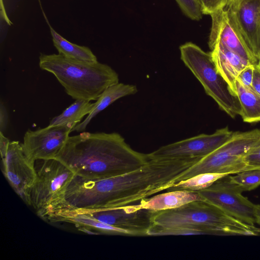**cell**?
Instances as JSON below:
<instances>
[{"instance_id":"cell-1","label":"cell","mask_w":260,"mask_h":260,"mask_svg":"<svg viewBox=\"0 0 260 260\" xmlns=\"http://www.w3.org/2000/svg\"><path fill=\"white\" fill-rule=\"evenodd\" d=\"M55 159L76 175L88 179L121 175L149 161L147 154L133 149L117 133L84 132L69 136Z\"/></svg>"},{"instance_id":"cell-2","label":"cell","mask_w":260,"mask_h":260,"mask_svg":"<svg viewBox=\"0 0 260 260\" xmlns=\"http://www.w3.org/2000/svg\"><path fill=\"white\" fill-rule=\"evenodd\" d=\"M39 65L52 74L75 100L96 101L107 88L119 83L118 74L98 61L73 59L60 54H41Z\"/></svg>"},{"instance_id":"cell-3","label":"cell","mask_w":260,"mask_h":260,"mask_svg":"<svg viewBox=\"0 0 260 260\" xmlns=\"http://www.w3.org/2000/svg\"><path fill=\"white\" fill-rule=\"evenodd\" d=\"M153 224L161 228L199 226L220 236H258L260 228L241 221L206 201H196L178 208L156 211Z\"/></svg>"},{"instance_id":"cell-4","label":"cell","mask_w":260,"mask_h":260,"mask_svg":"<svg viewBox=\"0 0 260 260\" xmlns=\"http://www.w3.org/2000/svg\"><path fill=\"white\" fill-rule=\"evenodd\" d=\"M37 162V178L30 193V206L39 217L51 222L63 204L67 187L76 175L56 159Z\"/></svg>"},{"instance_id":"cell-5","label":"cell","mask_w":260,"mask_h":260,"mask_svg":"<svg viewBox=\"0 0 260 260\" xmlns=\"http://www.w3.org/2000/svg\"><path fill=\"white\" fill-rule=\"evenodd\" d=\"M181 59L202 85L205 92L232 118L240 113L237 95L218 72L211 53L191 42L180 47Z\"/></svg>"},{"instance_id":"cell-6","label":"cell","mask_w":260,"mask_h":260,"mask_svg":"<svg viewBox=\"0 0 260 260\" xmlns=\"http://www.w3.org/2000/svg\"><path fill=\"white\" fill-rule=\"evenodd\" d=\"M260 145V129L234 132L232 137L214 151L202 158L177 180L179 182L205 173L230 175L254 169L246 165L243 157Z\"/></svg>"},{"instance_id":"cell-7","label":"cell","mask_w":260,"mask_h":260,"mask_svg":"<svg viewBox=\"0 0 260 260\" xmlns=\"http://www.w3.org/2000/svg\"><path fill=\"white\" fill-rule=\"evenodd\" d=\"M225 178V177H224ZM218 180L198 192L205 201L230 216L247 224L256 223L258 205L242 195V190L228 179Z\"/></svg>"},{"instance_id":"cell-8","label":"cell","mask_w":260,"mask_h":260,"mask_svg":"<svg viewBox=\"0 0 260 260\" xmlns=\"http://www.w3.org/2000/svg\"><path fill=\"white\" fill-rule=\"evenodd\" d=\"M228 126L212 134L199 135L161 146L147 154L148 159L203 158L218 148L233 135Z\"/></svg>"},{"instance_id":"cell-9","label":"cell","mask_w":260,"mask_h":260,"mask_svg":"<svg viewBox=\"0 0 260 260\" xmlns=\"http://www.w3.org/2000/svg\"><path fill=\"white\" fill-rule=\"evenodd\" d=\"M74 212L85 213L101 222L126 230L132 236H145L153 224L156 211L143 208L139 203L116 208Z\"/></svg>"},{"instance_id":"cell-10","label":"cell","mask_w":260,"mask_h":260,"mask_svg":"<svg viewBox=\"0 0 260 260\" xmlns=\"http://www.w3.org/2000/svg\"><path fill=\"white\" fill-rule=\"evenodd\" d=\"M2 164V172L9 184L23 202L30 206V193L37 172L35 164L27 157L19 141L10 142Z\"/></svg>"},{"instance_id":"cell-11","label":"cell","mask_w":260,"mask_h":260,"mask_svg":"<svg viewBox=\"0 0 260 260\" xmlns=\"http://www.w3.org/2000/svg\"><path fill=\"white\" fill-rule=\"evenodd\" d=\"M224 9L230 23L259 61L260 0H232Z\"/></svg>"},{"instance_id":"cell-12","label":"cell","mask_w":260,"mask_h":260,"mask_svg":"<svg viewBox=\"0 0 260 260\" xmlns=\"http://www.w3.org/2000/svg\"><path fill=\"white\" fill-rule=\"evenodd\" d=\"M74 127L66 124L48 125L35 131L28 129L21 143L24 153L34 164L38 160L55 159Z\"/></svg>"},{"instance_id":"cell-13","label":"cell","mask_w":260,"mask_h":260,"mask_svg":"<svg viewBox=\"0 0 260 260\" xmlns=\"http://www.w3.org/2000/svg\"><path fill=\"white\" fill-rule=\"evenodd\" d=\"M210 15L212 18V26L209 46L215 42H219L251 64L258 63V59L230 23L224 8Z\"/></svg>"},{"instance_id":"cell-14","label":"cell","mask_w":260,"mask_h":260,"mask_svg":"<svg viewBox=\"0 0 260 260\" xmlns=\"http://www.w3.org/2000/svg\"><path fill=\"white\" fill-rule=\"evenodd\" d=\"M209 46L218 72L236 94L235 83L238 76L245 68L252 64L228 49L219 42H215Z\"/></svg>"},{"instance_id":"cell-15","label":"cell","mask_w":260,"mask_h":260,"mask_svg":"<svg viewBox=\"0 0 260 260\" xmlns=\"http://www.w3.org/2000/svg\"><path fill=\"white\" fill-rule=\"evenodd\" d=\"M196 201H205L198 191L178 190L153 196L142 200L139 204L143 208L159 211L178 208Z\"/></svg>"},{"instance_id":"cell-16","label":"cell","mask_w":260,"mask_h":260,"mask_svg":"<svg viewBox=\"0 0 260 260\" xmlns=\"http://www.w3.org/2000/svg\"><path fill=\"white\" fill-rule=\"evenodd\" d=\"M137 88L134 85L118 83L107 88L94 103L93 109L82 122L77 124L72 129V132H82L91 120L99 113L107 108L117 100L129 95L135 94Z\"/></svg>"},{"instance_id":"cell-17","label":"cell","mask_w":260,"mask_h":260,"mask_svg":"<svg viewBox=\"0 0 260 260\" xmlns=\"http://www.w3.org/2000/svg\"><path fill=\"white\" fill-rule=\"evenodd\" d=\"M56 222L73 223L76 227L80 228V230L86 233L90 232V230H94L102 234L132 236L131 233L126 230L103 223L82 212L64 213L54 220V222Z\"/></svg>"},{"instance_id":"cell-18","label":"cell","mask_w":260,"mask_h":260,"mask_svg":"<svg viewBox=\"0 0 260 260\" xmlns=\"http://www.w3.org/2000/svg\"><path fill=\"white\" fill-rule=\"evenodd\" d=\"M236 94L240 105V113L244 122H260V95L251 88L236 81Z\"/></svg>"},{"instance_id":"cell-19","label":"cell","mask_w":260,"mask_h":260,"mask_svg":"<svg viewBox=\"0 0 260 260\" xmlns=\"http://www.w3.org/2000/svg\"><path fill=\"white\" fill-rule=\"evenodd\" d=\"M53 44L58 54L71 59L87 61H96L97 58L86 46L72 43L63 38L50 27Z\"/></svg>"},{"instance_id":"cell-20","label":"cell","mask_w":260,"mask_h":260,"mask_svg":"<svg viewBox=\"0 0 260 260\" xmlns=\"http://www.w3.org/2000/svg\"><path fill=\"white\" fill-rule=\"evenodd\" d=\"M93 105L94 103H91L89 101L76 100L60 114L53 118L48 125L71 124L75 126L91 111Z\"/></svg>"},{"instance_id":"cell-21","label":"cell","mask_w":260,"mask_h":260,"mask_svg":"<svg viewBox=\"0 0 260 260\" xmlns=\"http://www.w3.org/2000/svg\"><path fill=\"white\" fill-rule=\"evenodd\" d=\"M228 173H205L181 181L174 185L167 191L178 190L198 191L207 188L216 181L229 176Z\"/></svg>"},{"instance_id":"cell-22","label":"cell","mask_w":260,"mask_h":260,"mask_svg":"<svg viewBox=\"0 0 260 260\" xmlns=\"http://www.w3.org/2000/svg\"><path fill=\"white\" fill-rule=\"evenodd\" d=\"M148 236H169V235H217L212 230L205 227L179 226L174 228H161L153 224L149 230Z\"/></svg>"},{"instance_id":"cell-23","label":"cell","mask_w":260,"mask_h":260,"mask_svg":"<svg viewBox=\"0 0 260 260\" xmlns=\"http://www.w3.org/2000/svg\"><path fill=\"white\" fill-rule=\"evenodd\" d=\"M235 174L234 176L229 175L228 179L243 192L250 191L260 185V169L245 170Z\"/></svg>"},{"instance_id":"cell-24","label":"cell","mask_w":260,"mask_h":260,"mask_svg":"<svg viewBox=\"0 0 260 260\" xmlns=\"http://www.w3.org/2000/svg\"><path fill=\"white\" fill-rule=\"evenodd\" d=\"M182 12L193 20H200L202 17V9L198 0H175Z\"/></svg>"},{"instance_id":"cell-25","label":"cell","mask_w":260,"mask_h":260,"mask_svg":"<svg viewBox=\"0 0 260 260\" xmlns=\"http://www.w3.org/2000/svg\"><path fill=\"white\" fill-rule=\"evenodd\" d=\"M203 14L211 15L224 8L230 0H198Z\"/></svg>"},{"instance_id":"cell-26","label":"cell","mask_w":260,"mask_h":260,"mask_svg":"<svg viewBox=\"0 0 260 260\" xmlns=\"http://www.w3.org/2000/svg\"><path fill=\"white\" fill-rule=\"evenodd\" d=\"M243 160L252 169H260V145L250 150L243 157Z\"/></svg>"},{"instance_id":"cell-27","label":"cell","mask_w":260,"mask_h":260,"mask_svg":"<svg viewBox=\"0 0 260 260\" xmlns=\"http://www.w3.org/2000/svg\"><path fill=\"white\" fill-rule=\"evenodd\" d=\"M253 71V64L248 65L240 73L237 80L244 86L252 88Z\"/></svg>"},{"instance_id":"cell-28","label":"cell","mask_w":260,"mask_h":260,"mask_svg":"<svg viewBox=\"0 0 260 260\" xmlns=\"http://www.w3.org/2000/svg\"><path fill=\"white\" fill-rule=\"evenodd\" d=\"M254 71L252 82V88L260 95V64H253Z\"/></svg>"},{"instance_id":"cell-29","label":"cell","mask_w":260,"mask_h":260,"mask_svg":"<svg viewBox=\"0 0 260 260\" xmlns=\"http://www.w3.org/2000/svg\"><path fill=\"white\" fill-rule=\"evenodd\" d=\"M8 124V114L7 109L3 103L1 101L0 103V132L4 133Z\"/></svg>"},{"instance_id":"cell-30","label":"cell","mask_w":260,"mask_h":260,"mask_svg":"<svg viewBox=\"0 0 260 260\" xmlns=\"http://www.w3.org/2000/svg\"><path fill=\"white\" fill-rule=\"evenodd\" d=\"M10 143V140L4 136V133L0 132V151L2 159L5 157Z\"/></svg>"},{"instance_id":"cell-31","label":"cell","mask_w":260,"mask_h":260,"mask_svg":"<svg viewBox=\"0 0 260 260\" xmlns=\"http://www.w3.org/2000/svg\"><path fill=\"white\" fill-rule=\"evenodd\" d=\"M1 14L3 18L7 22V23L9 25H11L12 23L10 22L9 19L8 18L7 15L6 11L5 10L4 6L3 3V0H1Z\"/></svg>"},{"instance_id":"cell-32","label":"cell","mask_w":260,"mask_h":260,"mask_svg":"<svg viewBox=\"0 0 260 260\" xmlns=\"http://www.w3.org/2000/svg\"><path fill=\"white\" fill-rule=\"evenodd\" d=\"M256 223L260 225V205H258V207Z\"/></svg>"},{"instance_id":"cell-33","label":"cell","mask_w":260,"mask_h":260,"mask_svg":"<svg viewBox=\"0 0 260 260\" xmlns=\"http://www.w3.org/2000/svg\"><path fill=\"white\" fill-rule=\"evenodd\" d=\"M258 63L260 64V58H259V62Z\"/></svg>"},{"instance_id":"cell-34","label":"cell","mask_w":260,"mask_h":260,"mask_svg":"<svg viewBox=\"0 0 260 260\" xmlns=\"http://www.w3.org/2000/svg\"><path fill=\"white\" fill-rule=\"evenodd\" d=\"M231 1H232V0H230V2Z\"/></svg>"}]
</instances>
